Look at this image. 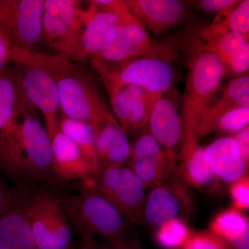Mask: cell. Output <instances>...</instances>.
<instances>
[{"label": "cell", "mask_w": 249, "mask_h": 249, "mask_svg": "<svg viewBox=\"0 0 249 249\" xmlns=\"http://www.w3.org/2000/svg\"><path fill=\"white\" fill-rule=\"evenodd\" d=\"M19 103L18 127L0 146V172L18 185L44 183L58 187L62 182L53 171L52 143L47 129L23 93H19Z\"/></svg>", "instance_id": "6da1fadb"}, {"label": "cell", "mask_w": 249, "mask_h": 249, "mask_svg": "<svg viewBox=\"0 0 249 249\" xmlns=\"http://www.w3.org/2000/svg\"><path fill=\"white\" fill-rule=\"evenodd\" d=\"M187 63L186 87L181 112V150L182 160L198 145L196 130L199 123L217 98L225 70L220 59L201 41L195 44Z\"/></svg>", "instance_id": "7a4b0ae2"}, {"label": "cell", "mask_w": 249, "mask_h": 249, "mask_svg": "<svg viewBox=\"0 0 249 249\" xmlns=\"http://www.w3.org/2000/svg\"><path fill=\"white\" fill-rule=\"evenodd\" d=\"M11 62L24 59L45 67L54 77L58 88L62 115L92 124L109 110L106 103L85 76L79 65L53 53L12 49Z\"/></svg>", "instance_id": "3957f363"}, {"label": "cell", "mask_w": 249, "mask_h": 249, "mask_svg": "<svg viewBox=\"0 0 249 249\" xmlns=\"http://www.w3.org/2000/svg\"><path fill=\"white\" fill-rule=\"evenodd\" d=\"M26 196L36 249H72L71 227L53 188L27 185Z\"/></svg>", "instance_id": "277c9868"}, {"label": "cell", "mask_w": 249, "mask_h": 249, "mask_svg": "<svg viewBox=\"0 0 249 249\" xmlns=\"http://www.w3.org/2000/svg\"><path fill=\"white\" fill-rule=\"evenodd\" d=\"M70 227L80 235H101L106 239L129 234L128 222L102 196L91 191L60 197Z\"/></svg>", "instance_id": "5b68a950"}, {"label": "cell", "mask_w": 249, "mask_h": 249, "mask_svg": "<svg viewBox=\"0 0 249 249\" xmlns=\"http://www.w3.org/2000/svg\"><path fill=\"white\" fill-rule=\"evenodd\" d=\"M80 191L102 196L127 222L142 224V212L147 188L128 166L98 168L81 180Z\"/></svg>", "instance_id": "8992f818"}, {"label": "cell", "mask_w": 249, "mask_h": 249, "mask_svg": "<svg viewBox=\"0 0 249 249\" xmlns=\"http://www.w3.org/2000/svg\"><path fill=\"white\" fill-rule=\"evenodd\" d=\"M76 0H44L42 43L53 54L76 61L87 17V8Z\"/></svg>", "instance_id": "52a82bcc"}, {"label": "cell", "mask_w": 249, "mask_h": 249, "mask_svg": "<svg viewBox=\"0 0 249 249\" xmlns=\"http://www.w3.org/2000/svg\"><path fill=\"white\" fill-rule=\"evenodd\" d=\"M44 0H0V36L8 50L38 52Z\"/></svg>", "instance_id": "ba28073f"}, {"label": "cell", "mask_w": 249, "mask_h": 249, "mask_svg": "<svg viewBox=\"0 0 249 249\" xmlns=\"http://www.w3.org/2000/svg\"><path fill=\"white\" fill-rule=\"evenodd\" d=\"M76 61L89 62L110 45L121 22L132 16L124 0L88 1Z\"/></svg>", "instance_id": "9c48e42d"}, {"label": "cell", "mask_w": 249, "mask_h": 249, "mask_svg": "<svg viewBox=\"0 0 249 249\" xmlns=\"http://www.w3.org/2000/svg\"><path fill=\"white\" fill-rule=\"evenodd\" d=\"M105 86L132 85L153 93L164 96L173 86L176 73L173 65L157 54L145 55L99 72Z\"/></svg>", "instance_id": "30bf717a"}, {"label": "cell", "mask_w": 249, "mask_h": 249, "mask_svg": "<svg viewBox=\"0 0 249 249\" xmlns=\"http://www.w3.org/2000/svg\"><path fill=\"white\" fill-rule=\"evenodd\" d=\"M17 70L19 86L28 101L43 114L50 139L58 129L60 111L56 82L53 75L35 62L18 59L12 62Z\"/></svg>", "instance_id": "8fae6325"}, {"label": "cell", "mask_w": 249, "mask_h": 249, "mask_svg": "<svg viewBox=\"0 0 249 249\" xmlns=\"http://www.w3.org/2000/svg\"><path fill=\"white\" fill-rule=\"evenodd\" d=\"M155 49L146 29L132 16L119 24L110 45L89 62L99 73L141 57L155 54Z\"/></svg>", "instance_id": "7c38bea8"}, {"label": "cell", "mask_w": 249, "mask_h": 249, "mask_svg": "<svg viewBox=\"0 0 249 249\" xmlns=\"http://www.w3.org/2000/svg\"><path fill=\"white\" fill-rule=\"evenodd\" d=\"M132 137L127 166L145 188L160 184L175 171L176 165L150 133L147 124Z\"/></svg>", "instance_id": "4fadbf2b"}, {"label": "cell", "mask_w": 249, "mask_h": 249, "mask_svg": "<svg viewBox=\"0 0 249 249\" xmlns=\"http://www.w3.org/2000/svg\"><path fill=\"white\" fill-rule=\"evenodd\" d=\"M191 196L181 178L169 177L152 187L142 205V224L157 227L173 218L186 220L191 209Z\"/></svg>", "instance_id": "5bb4252c"}, {"label": "cell", "mask_w": 249, "mask_h": 249, "mask_svg": "<svg viewBox=\"0 0 249 249\" xmlns=\"http://www.w3.org/2000/svg\"><path fill=\"white\" fill-rule=\"evenodd\" d=\"M113 114L127 135L146 125L154 105L160 98L132 85H106Z\"/></svg>", "instance_id": "9a60e30c"}, {"label": "cell", "mask_w": 249, "mask_h": 249, "mask_svg": "<svg viewBox=\"0 0 249 249\" xmlns=\"http://www.w3.org/2000/svg\"><path fill=\"white\" fill-rule=\"evenodd\" d=\"M91 125L98 168L126 166L130 155V142L110 109Z\"/></svg>", "instance_id": "2e32d148"}, {"label": "cell", "mask_w": 249, "mask_h": 249, "mask_svg": "<svg viewBox=\"0 0 249 249\" xmlns=\"http://www.w3.org/2000/svg\"><path fill=\"white\" fill-rule=\"evenodd\" d=\"M27 185L15 187L14 196L0 214V249H36L28 215Z\"/></svg>", "instance_id": "e0dca14e"}, {"label": "cell", "mask_w": 249, "mask_h": 249, "mask_svg": "<svg viewBox=\"0 0 249 249\" xmlns=\"http://www.w3.org/2000/svg\"><path fill=\"white\" fill-rule=\"evenodd\" d=\"M130 14L145 29L161 36L179 25L188 16L186 4L178 0H124Z\"/></svg>", "instance_id": "ac0fdd59"}, {"label": "cell", "mask_w": 249, "mask_h": 249, "mask_svg": "<svg viewBox=\"0 0 249 249\" xmlns=\"http://www.w3.org/2000/svg\"><path fill=\"white\" fill-rule=\"evenodd\" d=\"M149 130L176 165L181 150V115L169 98H160L152 108L147 122Z\"/></svg>", "instance_id": "d6986e66"}, {"label": "cell", "mask_w": 249, "mask_h": 249, "mask_svg": "<svg viewBox=\"0 0 249 249\" xmlns=\"http://www.w3.org/2000/svg\"><path fill=\"white\" fill-rule=\"evenodd\" d=\"M204 156L218 180L231 183L248 173L249 165L232 136L220 137L210 143L204 148Z\"/></svg>", "instance_id": "ffe728a7"}, {"label": "cell", "mask_w": 249, "mask_h": 249, "mask_svg": "<svg viewBox=\"0 0 249 249\" xmlns=\"http://www.w3.org/2000/svg\"><path fill=\"white\" fill-rule=\"evenodd\" d=\"M54 173L62 183L84 179L93 168L71 139L58 129L51 139Z\"/></svg>", "instance_id": "44dd1931"}, {"label": "cell", "mask_w": 249, "mask_h": 249, "mask_svg": "<svg viewBox=\"0 0 249 249\" xmlns=\"http://www.w3.org/2000/svg\"><path fill=\"white\" fill-rule=\"evenodd\" d=\"M240 107H249V76L234 78L222 90L199 123L196 130L198 141L211 134L214 121L224 113Z\"/></svg>", "instance_id": "7402d4cb"}, {"label": "cell", "mask_w": 249, "mask_h": 249, "mask_svg": "<svg viewBox=\"0 0 249 249\" xmlns=\"http://www.w3.org/2000/svg\"><path fill=\"white\" fill-rule=\"evenodd\" d=\"M178 163L175 172L185 183L207 192L217 187L218 179L206 161L204 147L197 145Z\"/></svg>", "instance_id": "603a6c76"}, {"label": "cell", "mask_w": 249, "mask_h": 249, "mask_svg": "<svg viewBox=\"0 0 249 249\" xmlns=\"http://www.w3.org/2000/svg\"><path fill=\"white\" fill-rule=\"evenodd\" d=\"M231 31L245 36L249 35V1H240L231 9L218 13L211 24L199 34L203 42H208L223 34Z\"/></svg>", "instance_id": "cb8c5ba5"}, {"label": "cell", "mask_w": 249, "mask_h": 249, "mask_svg": "<svg viewBox=\"0 0 249 249\" xmlns=\"http://www.w3.org/2000/svg\"><path fill=\"white\" fill-rule=\"evenodd\" d=\"M229 245L249 237V222L240 210L232 207L218 213L210 224V230Z\"/></svg>", "instance_id": "d4e9b609"}, {"label": "cell", "mask_w": 249, "mask_h": 249, "mask_svg": "<svg viewBox=\"0 0 249 249\" xmlns=\"http://www.w3.org/2000/svg\"><path fill=\"white\" fill-rule=\"evenodd\" d=\"M58 128L76 144L85 158L92 166L93 172L97 170L98 160L95 151L91 124L85 121L70 119L61 114L59 118Z\"/></svg>", "instance_id": "484cf974"}, {"label": "cell", "mask_w": 249, "mask_h": 249, "mask_svg": "<svg viewBox=\"0 0 249 249\" xmlns=\"http://www.w3.org/2000/svg\"><path fill=\"white\" fill-rule=\"evenodd\" d=\"M155 239L165 249H183L192 231L181 218H173L157 227Z\"/></svg>", "instance_id": "4316f807"}, {"label": "cell", "mask_w": 249, "mask_h": 249, "mask_svg": "<svg viewBox=\"0 0 249 249\" xmlns=\"http://www.w3.org/2000/svg\"><path fill=\"white\" fill-rule=\"evenodd\" d=\"M249 123V107L234 108L216 119L211 127V133L217 132L232 136L248 127Z\"/></svg>", "instance_id": "83f0119b"}, {"label": "cell", "mask_w": 249, "mask_h": 249, "mask_svg": "<svg viewBox=\"0 0 249 249\" xmlns=\"http://www.w3.org/2000/svg\"><path fill=\"white\" fill-rule=\"evenodd\" d=\"M202 42L209 50L217 55L222 62L249 43V38L242 34L229 31L208 42Z\"/></svg>", "instance_id": "f1b7e54d"}, {"label": "cell", "mask_w": 249, "mask_h": 249, "mask_svg": "<svg viewBox=\"0 0 249 249\" xmlns=\"http://www.w3.org/2000/svg\"><path fill=\"white\" fill-rule=\"evenodd\" d=\"M226 75L230 74L235 78L249 74V43L246 44L237 52L222 62Z\"/></svg>", "instance_id": "f546056e"}, {"label": "cell", "mask_w": 249, "mask_h": 249, "mask_svg": "<svg viewBox=\"0 0 249 249\" xmlns=\"http://www.w3.org/2000/svg\"><path fill=\"white\" fill-rule=\"evenodd\" d=\"M183 249H228L225 242L211 231L193 232Z\"/></svg>", "instance_id": "4dcf8cb0"}, {"label": "cell", "mask_w": 249, "mask_h": 249, "mask_svg": "<svg viewBox=\"0 0 249 249\" xmlns=\"http://www.w3.org/2000/svg\"><path fill=\"white\" fill-rule=\"evenodd\" d=\"M230 195L232 207L237 210L249 209V176L246 174L237 181L231 183Z\"/></svg>", "instance_id": "1f68e13d"}, {"label": "cell", "mask_w": 249, "mask_h": 249, "mask_svg": "<svg viewBox=\"0 0 249 249\" xmlns=\"http://www.w3.org/2000/svg\"><path fill=\"white\" fill-rule=\"evenodd\" d=\"M96 246L98 249H145L138 235L132 236L129 233L116 238L106 239L103 243L96 242Z\"/></svg>", "instance_id": "d6a6232c"}, {"label": "cell", "mask_w": 249, "mask_h": 249, "mask_svg": "<svg viewBox=\"0 0 249 249\" xmlns=\"http://www.w3.org/2000/svg\"><path fill=\"white\" fill-rule=\"evenodd\" d=\"M197 9L206 12H222L225 10L233 7L238 4L237 0H200V1H190Z\"/></svg>", "instance_id": "836d02e7"}, {"label": "cell", "mask_w": 249, "mask_h": 249, "mask_svg": "<svg viewBox=\"0 0 249 249\" xmlns=\"http://www.w3.org/2000/svg\"><path fill=\"white\" fill-rule=\"evenodd\" d=\"M237 142L240 155L247 164L249 163V127L232 136Z\"/></svg>", "instance_id": "e575fe53"}, {"label": "cell", "mask_w": 249, "mask_h": 249, "mask_svg": "<svg viewBox=\"0 0 249 249\" xmlns=\"http://www.w3.org/2000/svg\"><path fill=\"white\" fill-rule=\"evenodd\" d=\"M15 191L14 187L9 186L0 172V214L9 206Z\"/></svg>", "instance_id": "d590c367"}, {"label": "cell", "mask_w": 249, "mask_h": 249, "mask_svg": "<svg viewBox=\"0 0 249 249\" xmlns=\"http://www.w3.org/2000/svg\"><path fill=\"white\" fill-rule=\"evenodd\" d=\"M73 249H98L94 237L91 235L82 236L80 242Z\"/></svg>", "instance_id": "8d00e7d4"}, {"label": "cell", "mask_w": 249, "mask_h": 249, "mask_svg": "<svg viewBox=\"0 0 249 249\" xmlns=\"http://www.w3.org/2000/svg\"><path fill=\"white\" fill-rule=\"evenodd\" d=\"M9 62V53L6 46L0 49V71L2 70L5 65Z\"/></svg>", "instance_id": "74e56055"}, {"label": "cell", "mask_w": 249, "mask_h": 249, "mask_svg": "<svg viewBox=\"0 0 249 249\" xmlns=\"http://www.w3.org/2000/svg\"><path fill=\"white\" fill-rule=\"evenodd\" d=\"M5 45H6V44H5L4 40H3L2 37L0 36V49Z\"/></svg>", "instance_id": "f35d334b"}]
</instances>
